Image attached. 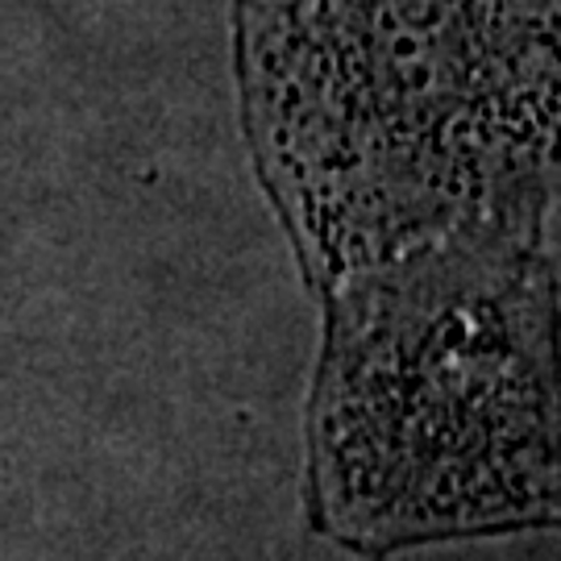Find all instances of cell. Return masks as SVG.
I'll list each match as a JSON object with an SVG mask.
<instances>
[{
	"instance_id": "cell-1",
	"label": "cell",
	"mask_w": 561,
	"mask_h": 561,
	"mask_svg": "<svg viewBox=\"0 0 561 561\" xmlns=\"http://www.w3.org/2000/svg\"><path fill=\"white\" fill-rule=\"evenodd\" d=\"M233 71L312 296L561 192V0H233Z\"/></svg>"
},
{
	"instance_id": "cell-2",
	"label": "cell",
	"mask_w": 561,
	"mask_h": 561,
	"mask_svg": "<svg viewBox=\"0 0 561 561\" xmlns=\"http://www.w3.org/2000/svg\"><path fill=\"white\" fill-rule=\"evenodd\" d=\"M304 408V520L366 561L561 533V271L479 225L337 279Z\"/></svg>"
}]
</instances>
